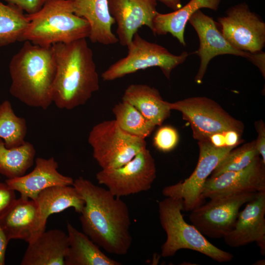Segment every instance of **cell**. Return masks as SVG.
<instances>
[{
	"mask_svg": "<svg viewBox=\"0 0 265 265\" xmlns=\"http://www.w3.org/2000/svg\"><path fill=\"white\" fill-rule=\"evenodd\" d=\"M72 186L85 203L80 218L83 233L106 252L127 254L132 241L127 204L82 177L75 180Z\"/></svg>",
	"mask_w": 265,
	"mask_h": 265,
	"instance_id": "cell-1",
	"label": "cell"
},
{
	"mask_svg": "<svg viewBox=\"0 0 265 265\" xmlns=\"http://www.w3.org/2000/svg\"><path fill=\"white\" fill-rule=\"evenodd\" d=\"M56 70L52 99L56 107L70 110L83 105L99 89V75L86 39L52 45Z\"/></svg>",
	"mask_w": 265,
	"mask_h": 265,
	"instance_id": "cell-2",
	"label": "cell"
},
{
	"mask_svg": "<svg viewBox=\"0 0 265 265\" xmlns=\"http://www.w3.org/2000/svg\"><path fill=\"white\" fill-rule=\"evenodd\" d=\"M9 92L26 105L47 109L53 103L52 92L56 65L53 48L25 41L9 65Z\"/></svg>",
	"mask_w": 265,
	"mask_h": 265,
	"instance_id": "cell-3",
	"label": "cell"
},
{
	"mask_svg": "<svg viewBox=\"0 0 265 265\" xmlns=\"http://www.w3.org/2000/svg\"><path fill=\"white\" fill-rule=\"evenodd\" d=\"M26 15L28 23L20 42L50 47L86 39L90 35L89 23L74 13L71 0H49L38 11Z\"/></svg>",
	"mask_w": 265,
	"mask_h": 265,
	"instance_id": "cell-4",
	"label": "cell"
},
{
	"mask_svg": "<svg viewBox=\"0 0 265 265\" xmlns=\"http://www.w3.org/2000/svg\"><path fill=\"white\" fill-rule=\"evenodd\" d=\"M181 199L166 197L159 203L160 225L166 239L161 246L163 257L174 256L181 249L198 252L219 263L231 261L233 255L212 244L192 224L187 223L182 213Z\"/></svg>",
	"mask_w": 265,
	"mask_h": 265,
	"instance_id": "cell-5",
	"label": "cell"
},
{
	"mask_svg": "<svg viewBox=\"0 0 265 265\" xmlns=\"http://www.w3.org/2000/svg\"><path fill=\"white\" fill-rule=\"evenodd\" d=\"M88 142L102 169L121 166L146 148L145 139L126 132L114 119L95 125L89 133Z\"/></svg>",
	"mask_w": 265,
	"mask_h": 265,
	"instance_id": "cell-6",
	"label": "cell"
},
{
	"mask_svg": "<svg viewBox=\"0 0 265 265\" xmlns=\"http://www.w3.org/2000/svg\"><path fill=\"white\" fill-rule=\"evenodd\" d=\"M127 48V55L102 73L104 80H113L152 67H159L169 79L172 71L183 63L189 55L186 51L180 55L173 54L163 46L144 39L137 32Z\"/></svg>",
	"mask_w": 265,
	"mask_h": 265,
	"instance_id": "cell-7",
	"label": "cell"
},
{
	"mask_svg": "<svg viewBox=\"0 0 265 265\" xmlns=\"http://www.w3.org/2000/svg\"><path fill=\"white\" fill-rule=\"evenodd\" d=\"M170 110L180 112L190 125L193 137L199 141L209 140L213 134L234 131L242 135L244 124L230 115L218 103L205 97H189L168 102Z\"/></svg>",
	"mask_w": 265,
	"mask_h": 265,
	"instance_id": "cell-8",
	"label": "cell"
},
{
	"mask_svg": "<svg viewBox=\"0 0 265 265\" xmlns=\"http://www.w3.org/2000/svg\"><path fill=\"white\" fill-rule=\"evenodd\" d=\"M197 33L199 47L194 53L200 58V63L195 81L201 84L210 61L214 57L223 54H231L245 57L250 61L265 75V53H258L238 50L234 47L222 35L212 18L198 10L188 21Z\"/></svg>",
	"mask_w": 265,
	"mask_h": 265,
	"instance_id": "cell-9",
	"label": "cell"
},
{
	"mask_svg": "<svg viewBox=\"0 0 265 265\" xmlns=\"http://www.w3.org/2000/svg\"><path fill=\"white\" fill-rule=\"evenodd\" d=\"M156 177L155 160L147 148L122 166L102 169L96 176L99 184L119 198L148 191Z\"/></svg>",
	"mask_w": 265,
	"mask_h": 265,
	"instance_id": "cell-10",
	"label": "cell"
},
{
	"mask_svg": "<svg viewBox=\"0 0 265 265\" xmlns=\"http://www.w3.org/2000/svg\"><path fill=\"white\" fill-rule=\"evenodd\" d=\"M256 193L243 192L211 198L192 210L189 219L205 237L223 238L233 229L240 208Z\"/></svg>",
	"mask_w": 265,
	"mask_h": 265,
	"instance_id": "cell-11",
	"label": "cell"
},
{
	"mask_svg": "<svg viewBox=\"0 0 265 265\" xmlns=\"http://www.w3.org/2000/svg\"><path fill=\"white\" fill-rule=\"evenodd\" d=\"M199 156L195 169L184 181L164 187L165 197L180 199L183 211L191 212L205 203L202 193L204 184L213 170L225 156L235 147H216L209 140L198 141Z\"/></svg>",
	"mask_w": 265,
	"mask_h": 265,
	"instance_id": "cell-12",
	"label": "cell"
},
{
	"mask_svg": "<svg viewBox=\"0 0 265 265\" xmlns=\"http://www.w3.org/2000/svg\"><path fill=\"white\" fill-rule=\"evenodd\" d=\"M220 32L237 49L258 53L265 45V23L245 2L230 7L226 15L217 19Z\"/></svg>",
	"mask_w": 265,
	"mask_h": 265,
	"instance_id": "cell-13",
	"label": "cell"
},
{
	"mask_svg": "<svg viewBox=\"0 0 265 265\" xmlns=\"http://www.w3.org/2000/svg\"><path fill=\"white\" fill-rule=\"evenodd\" d=\"M265 191V162L258 156L248 166L237 171L209 177L202 195L205 199L243 192Z\"/></svg>",
	"mask_w": 265,
	"mask_h": 265,
	"instance_id": "cell-14",
	"label": "cell"
},
{
	"mask_svg": "<svg viewBox=\"0 0 265 265\" xmlns=\"http://www.w3.org/2000/svg\"><path fill=\"white\" fill-rule=\"evenodd\" d=\"M239 212L233 229L223 237L225 243L238 248L256 242L265 255V191L259 192Z\"/></svg>",
	"mask_w": 265,
	"mask_h": 265,
	"instance_id": "cell-15",
	"label": "cell"
},
{
	"mask_svg": "<svg viewBox=\"0 0 265 265\" xmlns=\"http://www.w3.org/2000/svg\"><path fill=\"white\" fill-rule=\"evenodd\" d=\"M109 11L117 25L120 44L127 47L142 26L151 30L153 20L158 13L157 0H108Z\"/></svg>",
	"mask_w": 265,
	"mask_h": 265,
	"instance_id": "cell-16",
	"label": "cell"
},
{
	"mask_svg": "<svg viewBox=\"0 0 265 265\" xmlns=\"http://www.w3.org/2000/svg\"><path fill=\"white\" fill-rule=\"evenodd\" d=\"M58 167V163L53 157L48 159L37 158L31 172L19 177L7 179L5 183L19 192L21 197L35 200L38 194L46 188L73 185L74 180L60 173Z\"/></svg>",
	"mask_w": 265,
	"mask_h": 265,
	"instance_id": "cell-17",
	"label": "cell"
},
{
	"mask_svg": "<svg viewBox=\"0 0 265 265\" xmlns=\"http://www.w3.org/2000/svg\"><path fill=\"white\" fill-rule=\"evenodd\" d=\"M35 201L37 204V217L34 240L45 231L48 218L51 215L70 208L80 213L85 203L82 197L73 186L49 187L42 191Z\"/></svg>",
	"mask_w": 265,
	"mask_h": 265,
	"instance_id": "cell-18",
	"label": "cell"
},
{
	"mask_svg": "<svg viewBox=\"0 0 265 265\" xmlns=\"http://www.w3.org/2000/svg\"><path fill=\"white\" fill-rule=\"evenodd\" d=\"M68 247V235L63 231H44L28 243L21 265H64Z\"/></svg>",
	"mask_w": 265,
	"mask_h": 265,
	"instance_id": "cell-19",
	"label": "cell"
},
{
	"mask_svg": "<svg viewBox=\"0 0 265 265\" xmlns=\"http://www.w3.org/2000/svg\"><path fill=\"white\" fill-rule=\"evenodd\" d=\"M71 0L74 13L89 23L90 33L88 38L92 42L109 45L118 42L111 30V26L115 22L110 14L108 0Z\"/></svg>",
	"mask_w": 265,
	"mask_h": 265,
	"instance_id": "cell-20",
	"label": "cell"
},
{
	"mask_svg": "<svg viewBox=\"0 0 265 265\" xmlns=\"http://www.w3.org/2000/svg\"><path fill=\"white\" fill-rule=\"evenodd\" d=\"M37 217L36 201L20 197L0 218V225L9 240L19 239L28 243L34 239Z\"/></svg>",
	"mask_w": 265,
	"mask_h": 265,
	"instance_id": "cell-21",
	"label": "cell"
},
{
	"mask_svg": "<svg viewBox=\"0 0 265 265\" xmlns=\"http://www.w3.org/2000/svg\"><path fill=\"white\" fill-rule=\"evenodd\" d=\"M221 0H190L185 6L172 12H158L153 20L151 30L155 35L170 33L183 46H186L185 31L191 16L202 8L216 11Z\"/></svg>",
	"mask_w": 265,
	"mask_h": 265,
	"instance_id": "cell-22",
	"label": "cell"
},
{
	"mask_svg": "<svg viewBox=\"0 0 265 265\" xmlns=\"http://www.w3.org/2000/svg\"><path fill=\"white\" fill-rule=\"evenodd\" d=\"M122 101L135 107L154 125L160 126L169 116L168 102L164 101L159 91L144 84H132L125 89Z\"/></svg>",
	"mask_w": 265,
	"mask_h": 265,
	"instance_id": "cell-23",
	"label": "cell"
},
{
	"mask_svg": "<svg viewBox=\"0 0 265 265\" xmlns=\"http://www.w3.org/2000/svg\"><path fill=\"white\" fill-rule=\"evenodd\" d=\"M69 247L64 258V265H120L99 248L84 233L71 224H67Z\"/></svg>",
	"mask_w": 265,
	"mask_h": 265,
	"instance_id": "cell-24",
	"label": "cell"
},
{
	"mask_svg": "<svg viewBox=\"0 0 265 265\" xmlns=\"http://www.w3.org/2000/svg\"><path fill=\"white\" fill-rule=\"evenodd\" d=\"M36 151L34 146L25 141L22 145L7 148L0 138V173L7 179L24 175L34 162Z\"/></svg>",
	"mask_w": 265,
	"mask_h": 265,
	"instance_id": "cell-25",
	"label": "cell"
},
{
	"mask_svg": "<svg viewBox=\"0 0 265 265\" xmlns=\"http://www.w3.org/2000/svg\"><path fill=\"white\" fill-rule=\"evenodd\" d=\"M115 120L126 132L143 139L149 136L156 126L131 104L122 101L112 108Z\"/></svg>",
	"mask_w": 265,
	"mask_h": 265,
	"instance_id": "cell-26",
	"label": "cell"
},
{
	"mask_svg": "<svg viewBox=\"0 0 265 265\" xmlns=\"http://www.w3.org/2000/svg\"><path fill=\"white\" fill-rule=\"evenodd\" d=\"M26 132V119L16 115L9 101H4L0 104V138L5 146L12 148L22 145Z\"/></svg>",
	"mask_w": 265,
	"mask_h": 265,
	"instance_id": "cell-27",
	"label": "cell"
},
{
	"mask_svg": "<svg viewBox=\"0 0 265 265\" xmlns=\"http://www.w3.org/2000/svg\"><path fill=\"white\" fill-rule=\"evenodd\" d=\"M28 23L23 10L0 0V47L20 42Z\"/></svg>",
	"mask_w": 265,
	"mask_h": 265,
	"instance_id": "cell-28",
	"label": "cell"
},
{
	"mask_svg": "<svg viewBox=\"0 0 265 265\" xmlns=\"http://www.w3.org/2000/svg\"><path fill=\"white\" fill-rule=\"evenodd\" d=\"M259 156L255 140L244 144L237 148H234L221 160L210 175V177H215L226 172L242 170Z\"/></svg>",
	"mask_w": 265,
	"mask_h": 265,
	"instance_id": "cell-29",
	"label": "cell"
},
{
	"mask_svg": "<svg viewBox=\"0 0 265 265\" xmlns=\"http://www.w3.org/2000/svg\"><path fill=\"white\" fill-rule=\"evenodd\" d=\"M179 139V136L176 129L170 126H164L159 128L156 132L153 144L159 151L168 152L176 147Z\"/></svg>",
	"mask_w": 265,
	"mask_h": 265,
	"instance_id": "cell-30",
	"label": "cell"
},
{
	"mask_svg": "<svg viewBox=\"0 0 265 265\" xmlns=\"http://www.w3.org/2000/svg\"><path fill=\"white\" fill-rule=\"evenodd\" d=\"M16 200L15 191L5 182H0V218Z\"/></svg>",
	"mask_w": 265,
	"mask_h": 265,
	"instance_id": "cell-31",
	"label": "cell"
},
{
	"mask_svg": "<svg viewBox=\"0 0 265 265\" xmlns=\"http://www.w3.org/2000/svg\"><path fill=\"white\" fill-rule=\"evenodd\" d=\"M7 3L18 7L27 14L38 11L49 0H4Z\"/></svg>",
	"mask_w": 265,
	"mask_h": 265,
	"instance_id": "cell-32",
	"label": "cell"
},
{
	"mask_svg": "<svg viewBox=\"0 0 265 265\" xmlns=\"http://www.w3.org/2000/svg\"><path fill=\"white\" fill-rule=\"evenodd\" d=\"M255 126L258 133L255 140L256 146L259 155L265 162V125L262 120L255 123Z\"/></svg>",
	"mask_w": 265,
	"mask_h": 265,
	"instance_id": "cell-33",
	"label": "cell"
},
{
	"mask_svg": "<svg viewBox=\"0 0 265 265\" xmlns=\"http://www.w3.org/2000/svg\"><path fill=\"white\" fill-rule=\"evenodd\" d=\"M241 134L234 131L225 132V146L236 147L242 141Z\"/></svg>",
	"mask_w": 265,
	"mask_h": 265,
	"instance_id": "cell-34",
	"label": "cell"
},
{
	"mask_svg": "<svg viewBox=\"0 0 265 265\" xmlns=\"http://www.w3.org/2000/svg\"><path fill=\"white\" fill-rule=\"evenodd\" d=\"M9 239L0 225V265L5 264V257Z\"/></svg>",
	"mask_w": 265,
	"mask_h": 265,
	"instance_id": "cell-35",
	"label": "cell"
},
{
	"mask_svg": "<svg viewBox=\"0 0 265 265\" xmlns=\"http://www.w3.org/2000/svg\"><path fill=\"white\" fill-rule=\"evenodd\" d=\"M163 3L168 7L174 11L180 8L182 6V0H157Z\"/></svg>",
	"mask_w": 265,
	"mask_h": 265,
	"instance_id": "cell-36",
	"label": "cell"
},
{
	"mask_svg": "<svg viewBox=\"0 0 265 265\" xmlns=\"http://www.w3.org/2000/svg\"><path fill=\"white\" fill-rule=\"evenodd\" d=\"M265 260H260L255 263L254 265H264L265 264Z\"/></svg>",
	"mask_w": 265,
	"mask_h": 265,
	"instance_id": "cell-37",
	"label": "cell"
}]
</instances>
